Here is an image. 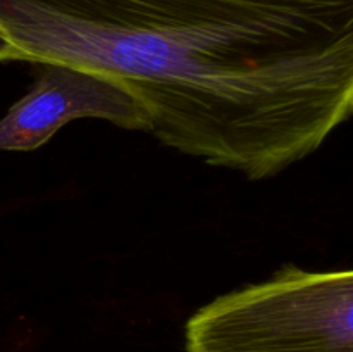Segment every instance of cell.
<instances>
[{"instance_id": "7a4b0ae2", "label": "cell", "mask_w": 353, "mask_h": 352, "mask_svg": "<svg viewBox=\"0 0 353 352\" xmlns=\"http://www.w3.org/2000/svg\"><path fill=\"white\" fill-rule=\"evenodd\" d=\"M186 352H353V271L283 266L186 323Z\"/></svg>"}, {"instance_id": "3957f363", "label": "cell", "mask_w": 353, "mask_h": 352, "mask_svg": "<svg viewBox=\"0 0 353 352\" xmlns=\"http://www.w3.org/2000/svg\"><path fill=\"white\" fill-rule=\"evenodd\" d=\"M37 81L0 119V150L31 152L62 126L102 119L130 131L150 133V116L124 85L68 64L38 66Z\"/></svg>"}, {"instance_id": "6da1fadb", "label": "cell", "mask_w": 353, "mask_h": 352, "mask_svg": "<svg viewBox=\"0 0 353 352\" xmlns=\"http://www.w3.org/2000/svg\"><path fill=\"white\" fill-rule=\"evenodd\" d=\"M126 86L162 145L264 179L353 110V0H0V64Z\"/></svg>"}]
</instances>
